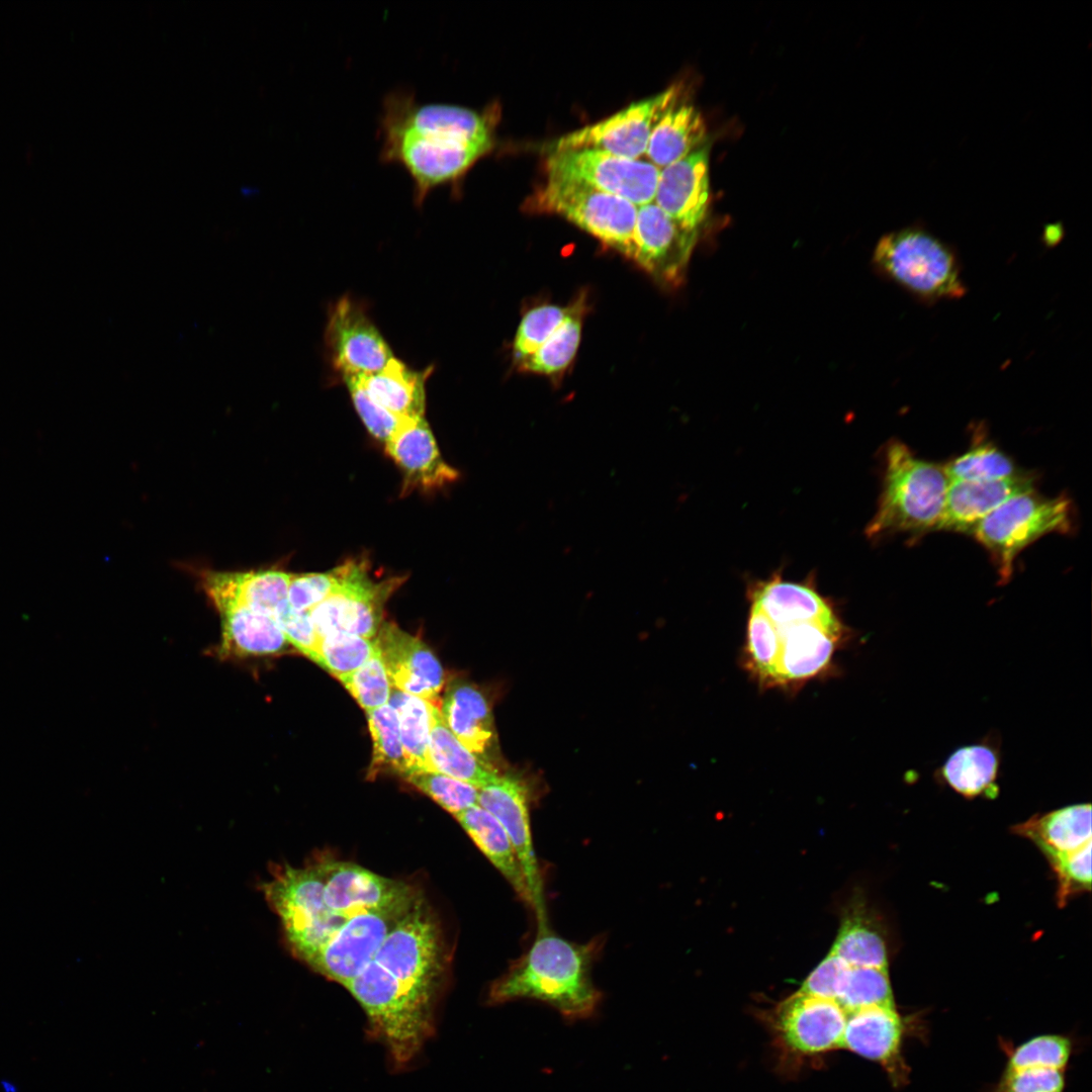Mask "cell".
<instances>
[{
    "mask_svg": "<svg viewBox=\"0 0 1092 1092\" xmlns=\"http://www.w3.org/2000/svg\"><path fill=\"white\" fill-rule=\"evenodd\" d=\"M949 483L944 466L920 459L906 444L891 441L885 451L879 507L867 535H921L938 530Z\"/></svg>",
    "mask_w": 1092,
    "mask_h": 1092,
    "instance_id": "3957f363",
    "label": "cell"
},
{
    "mask_svg": "<svg viewBox=\"0 0 1092 1092\" xmlns=\"http://www.w3.org/2000/svg\"><path fill=\"white\" fill-rule=\"evenodd\" d=\"M1064 236V228L1060 222L1051 223L1043 229V243L1050 247L1057 245Z\"/></svg>",
    "mask_w": 1092,
    "mask_h": 1092,
    "instance_id": "db71d44e",
    "label": "cell"
},
{
    "mask_svg": "<svg viewBox=\"0 0 1092 1092\" xmlns=\"http://www.w3.org/2000/svg\"><path fill=\"white\" fill-rule=\"evenodd\" d=\"M327 907L348 918L361 912L410 909L421 897L408 884L337 859L317 862Z\"/></svg>",
    "mask_w": 1092,
    "mask_h": 1092,
    "instance_id": "9a60e30c",
    "label": "cell"
},
{
    "mask_svg": "<svg viewBox=\"0 0 1092 1092\" xmlns=\"http://www.w3.org/2000/svg\"><path fill=\"white\" fill-rule=\"evenodd\" d=\"M261 891L280 918L292 952L301 961L347 919L327 907L318 863L276 867Z\"/></svg>",
    "mask_w": 1092,
    "mask_h": 1092,
    "instance_id": "52a82bcc",
    "label": "cell"
},
{
    "mask_svg": "<svg viewBox=\"0 0 1092 1092\" xmlns=\"http://www.w3.org/2000/svg\"><path fill=\"white\" fill-rule=\"evenodd\" d=\"M338 679L366 712L388 704L393 689L377 649L362 666Z\"/></svg>",
    "mask_w": 1092,
    "mask_h": 1092,
    "instance_id": "f6af8a7d",
    "label": "cell"
},
{
    "mask_svg": "<svg viewBox=\"0 0 1092 1092\" xmlns=\"http://www.w3.org/2000/svg\"><path fill=\"white\" fill-rule=\"evenodd\" d=\"M496 113L494 105L420 102L412 89L391 90L381 102L379 159L405 170L417 207L438 188L459 197L468 172L495 147Z\"/></svg>",
    "mask_w": 1092,
    "mask_h": 1092,
    "instance_id": "6da1fadb",
    "label": "cell"
},
{
    "mask_svg": "<svg viewBox=\"0 0 1092 1092\" xmlns=\"http://www.w3.org/2000/svg\"><path fill=\"white\" fill-rule=\"evenodd\" d=\"M574 305L563 307L545 304L531 308L522 317L513 343V357L518 364L536 352L564 323Z\"/></svg>",
    "mask_w": 1092,
    "mask_h": 1092,
    "instance_id": "7bdbcfd3",
    "label": "cell"
},
{
    "mask_svg": "<svg viewBox=\"0 0 1092 1092\" xmlns=\"http://www.w3.org/2000/svg\"><path fill=\"white\" fill-rule=\"evenodd\" d=\"M751 607L746 642L748 663L762 681L778 684L780 641L777 627L761 611Z\"/></svg>",
    "mask_w": 1092,
    "mask_h": 1092,
    "instance_id": "b9f144b4",
    "label": "cell"
},
{
    "mask_svg": "<svg viewBox=\"0 0 1092 1092\" xmlns=\"http://www.w3.org/2000/svg\"><path fill=\"white\" fill-rule=\"evenodd\" d=\"M429 755L434 771L444 774L480 789L499 774L469 751L449 730L440 709L432 708Z\"/></svg>",
    "mask_w": 1092,
    "mask_h": 1092,
    "instance_id": "836d02e7",
    "label": "cell"
},
{
    "mask_svg": "<svg viewBox=\"0 0 1092 1092\" xmlns=\"http://www.w3.org/2000/svg\"><path fill=\"white\" fill-rule=\"evenodd\" d=\"M845 1020L835 1000L797 992L777 1006L772 1024L788 1050L810 1056L841 1048Z\"/></svg>",
    "mask_w": 1092,
    "mask_h": 1092,
    "instance_id": "ac0fdd59",
    "label": "cell"
},
{
    "mask_svg": "<svg viewBox=\"0 0 1092 1092\" xmlns=\"http://www.w3.org/2000/svg\"><path fill=\"white\" fill-rule=\"evenodd\" d=\"M397 713L406 776L434 771L429 743L434 704L392 689L388 702ZM404 777V778H405Z\"/></svg>",
    "mask_w": 1092,
    "mask_h": 1092,
    "instance_id": "e575fe53",
    "label": "cell"
},
{
    "mask_svg": "<svg viewBox=\"0 0 1092 1092\" xmlns=\"http://www.w3.org/2000/svg\"><path fill=\"white\" fill-rule=\"evenodd\" d=\"M530 208L558 214L604 244L631 258L637 206L583 183L547 177L528 202Z\"/></svg>",
    "mask_w": 1092,
    "mask_h": 1092,
    "instance_id": "ba28073f",
    "label": "cell"
},
{
    "mask_svg": "<svg viewBox=\"0 0 1092 1092\" xmlns=\"http://www.w3.org/2000/svg\"><path fill=\"white\" fill-rule=\"evenodd\" d=\"M1058 877L1059 899L1065 901L1091 886V841L1072 852L1049 858Z\"/></svg>",
    "mask_w": 1092,
    "mask_h": 1092,
    "instance_id": "681fc988",
    "label": "cell"
},
{
    "mask_svg": "<svg viewBox=\"0 0 1092 1092\" xmlns=\"http://www.w3.org/2000/svg\"><path fill=\"white\" fill-rule=\"evenodd\" d=\"M752 606L777 626L811 621L839 623L831 607L814 588L779 577L753 589Z\"/></svg>",
    "mask_w": 1092,
    "mask_h": 1092,
    "instance_id": "484cf974",
    "label": "cell"
},
{
    "mask_svg": "<svg viewBox=\"0 0 1092 1092\" xmlns=\"http://www.w3.org/2000/svg\"><path fill=\"white\" fill-rule=\"evenodd\" d=\"M441 959L437 923L420 897L389 930L374 961L422 1006L433 1011L443 972Z\"/></svg>",
    "mask_w": 1092,
    "mask_h": 1092,
    "instance_id": "9c48e42d",
    "label": "cell"
},
{
    "mask_svg": "<svg viewBox=\"0 0 1092 1092\" xmlns=\"http://www.w3.org/2000/svg\"><path fill=\"white\" fill-rule=\"evenodd\" d=\"M1070 1056V1041L1060 1035H1040L1024 1042L1012 1054L1007 1070L1049 1068L1062 1070Z\"/></svg>",
    "mask_w": 1092,
    "mask_h": 1092,
    "instance_id": "7dc6e473",
    "label": "cell"
},
{
    "mask_svg": "<svg viewBox=\"0 0 1092 1092\" xmlns=\"http://www.w3.org/2000/svg\"><path fill=\"white\" fill-rule=\"evenodd\" d=\"M780 654L778 684L807 679L830 662L842 626L821 622H800L777 626Z\"/></svg>",
    "mask_w": 1092,
    "mask_h": 1092,
    "instance_id": "cb8c5ba5",
    "label": "cell"
},
{
    "mask_svg": "<svg viewBox=\"0 0 1092 1092\" xmlns=\"http://www.w3.org/2000/svg\"><path fill=\"white\" fill-rule=\"evenodd\" d=\"M1000 753L987 740L954 750L938 768V778L966 798H995Z\"/></svg>",
    "mask_w": 1092,
    "mask_h": 1092,
    "instance_id": "1f68e13d",
    "label": "cell"
},
{
    "mask_svg": "<svg viewBox=\"0 0 1092 1092\" xmlns=\"http://www.w3.org/2000/svg\"><path fill=\"white\" fill-rule=\"evenodd\" d=\"M274 619L285 634L287 641L303 655L317 663L318 637L310 620L309 612L296 611L288 602L277 611Z\"/></svg>",
    "mask_w": 1092,
    "mask_h": 1092,
    "instance_id": "f907efd6",
    "label": "cell"
},
{
    "mask_svg": "<svg viewBox=\"0 0 1092 1092\" xmlns=\"http://www.w3.org/2000/svg\"><path fill=\"white\" fill-rule=\"evenodd\" d=\"M830 951L850 967L888 968L884 938L858 905L843 916Z\"/></svg>",
    "mask_w": 1092,
    "mask_h": 1092,
    "instance_id": "d590c367",
    "label": "cell"
},
{
    "mask_svg": "<svg viewBox=\"0 0 1092 1092\" xmlns=\"http://www.w3.org/2000/svg\"><path fill=\"white\" fill-rule=\"evenodd\" d=\"M697 237L698 232L680 228L654 202L637 206L631 259L657 280L678 285Z\"/></svg>",
    "mask_w": 1092,
    "mask_h": 1092,
    "instance_id": "e0dca14e",
    "label": "cell"
},
{
    "mask_svg": "<svg viewBox=\"0 0 1092 1092\" xmlns=\"http://www.w3.org/2000/svg\"><path fill=\"white\" fill-rule=\"evenodd\" d=\"M350 561L326 572L291 574L288 602L296 611L309 612L340 584Z\"/></svg>",
    "mask_w": 1092,
    "mask_h": 1092,
    "instance_id": "bcb514c9",
    "label": "cell"
},
{
    "mask_svg": "<svg viewBox=\"0 0 1092 1092\" xmlns=\"http://www.w3.org/2000/svg\"><path fill=\"white\" fill-rule=\"evenodd\" d=\"M364 1009L372 1035L397 1067L408 1064L433 1029V1011L422 1006L383 967L372 961L345 987Z\"/></svg>",
    "mask_w": 1092,
    "mask_h": 1092,
    "instance_id": "5b68a950",
    "label": "cell"
},
{
    "mask_svg": "<svg viewBox=\"0 0 1092 1092\" xmlns=\"http://www.w3.org/2000/svg\"><path fill=\"white\" fill-rule=\"evenodd\" d=\"M201 583L217 610L243 606L274 618L288 603L291 573L276 568L246 572L200 569Z\"/></svg>",
    "mask_w": 1092,
    "mask_h": 1092,
    "instance_id": "7402d4cb",
    "label": "cell"
},
{
    "mask_svg": "<svg viewBox=\"0 0 1092 1092\" xmlns=\"http://www.w3.org/2000/svg\"><path fill=\"white\" fill-rule=\"evenodd\" d=\"M529 791L518 777L499 775L479 789L478 804L491 813L506 830L522 867L535 912L538 930L548 928L542 872L535 853L530 815Z\"/></svg>",
    "mask_w": 1092,
    "mask_h": 1092,
    "instance_id": "5bb4252c",
    "label": "cell"
},
{
    "mask_svg": "<svg viewBox=\"0 0 1092 1092\" xmlns=\"http://www.w3.org/2000/svg\"><path fill=\"white\" fill-rule=\"evenodd\" d=\"M707 145L660 169L653 202L680 228L698 232L710 200Z\"/></svg>",
    "mask_w": 1092,
    "mask_h": 1092,
    "instance_id": "ffe728a7",
    "label": "cell"
},
{
    "mask_svg": "<svg viewBox=\"0 0 1092 1092\" xmlns=\"http://www.w3.org/2000/svg\"><path fill=\"white\" fill-rule=\"evenodd\" d=\"M430 371L412 370L393 357L379 371L356 377L379 405L401 419H410L424 417L425 382Z\"/></svg>",
    "mask_w": 1092,
    "mask_h": 1092,
    "instance_id": "4dcf8cb0",
    "label": "cell"
},
{
    "mask_svg": "<svg viewBox=\"0 0 1092 1092\" xmlns=\"http://www.w3.org/2000/svg\"><path fill=\"white\" fill-rule=\"evenodd\" d=\"M550 177L574 180L636 206L653 202L660 169L647 160L580 149L548 153Z\"/></svg>",
    "mask_w": 1092,
    "mask_h": 1092,
    "instance_id": "8fae6325",
    "label": "cell"
},
{
    "mask_svg": "<svg viewBox=\"0 0 1092 1092\" xmlns=\"http://www.w3.org/2000/svg\"><path fill=\"white\" fill-rule=\"evenodd\" d=\"M604 940L596 937L577 943L549 928L538 930L527 950L493 981L487 1002L532 999L551 1006L566 1019L589 1017L602 999L590 973Z\"/></svg>",
    "mask_w": 1092,
    "mask_h": 1092,
    "instance_id": "7a4b0ae2",
    "label": "cell"
},
{
    "mask_svg": "<svg viewBox=\"0 0 1092 1092\" xmlns=\"http://www.w3.org/2000/svg\"><path fill=\"white\" fill-rule=\"evenodd\" d=\"M1028 472L990 481H951L938 530L972 534L976 526L1009 498L1034 489Z\"/></svg>",
    "mask_w": 1092,
    "mask_h": 1092,
    "instance_id": "603a6c76",
    "label": "cell"
},
{
    "mask_svg": "<svg viewBox=\"0 0 1092 1092\" xmlns=\"http://www.w3.org/2000/svg\"><path fill=\"white\" fill-rule=\"evenodd\" d=\"M405 780L453 816L479 805V789L438 771L413 774Z\"/></svg>",
    "mask_w": 1092,
    "mask_h": 1092,
    "instance_id": "ee69618b",
    "label": "cell"
},
{
    "mask_svg": "<svg viewBox=\"0 0 1092 1092\" xmlns=\"http://www.w3.org/2000/svg\"><path fill=\"white\" fill-rule=\"evenodd\" d=\"M707 126L701 112L691 104H672L653 127L645 156L662 169L706 144Z\"/></svg>",
    "mask_w": 1092,
    "mask_h": 1092,
    "instance_id": "83f0119b",
    "label": "cell"
},
{
    "mask_svg": "<svg viewBox=\"0 0 1092 1092\" xmlns=\"http://www.w3.org/2000/svg\"><path fill=\"white\" fill-rule=\"evenodd\" d=\"M1061 1070L1027 1068L1007 1070L1001 1092H1063Z\"/></svg>",
    "mask_w": 1092,
    "mask_h": 1092,
    "instance_id": "f5cc1de1",
    "label": "cell"
},
{
    "mask_svg": "<svg viewBox=\"0 0 1092 1092\" xmlns=\"http://www.w3.org/2000/svg\"><path fill=\"white\" fill-rule=\"evenodd\" d=\"M325 343L342 376H366L382 369L393 355L365 309L349 296L332 305Z\"/></svg>",
    "mask_w": 1092,
    "mask_h": 1092,
    "instance_id": "2e32d148",
    "label": "cell"
},
{
    "mask_svg": "<svg viewBox=\"0 0 1092 1092\" xmlns=\"http://www.w3.org/2000/svg\"><path fill=\"white\" fill-rule=\"evenodd\" d=\"M1 1087L4 1092H18V1087L14 1083L7 1080L1 1081Z\"/></svg>",
    "mask_w": 1092,
    "mask_h": 1092,
    "instance_id": "11a10c76",
    "label": "cell"
},
{
    "mask_svg": "<svg viewBox=\"0 0 1092 1092\" xmlns=\"http://www.w3.org/2000/svg\"><path fill=\"white\" fill-rule=\"evenodd\" d=\"M343 379L366 429L374 438L385 444L404 419L391 414L373 400L358 377L344 376Z\"/></svg>",
    "mask_w": 1092,
    "mask_h": 1092,
    "instance_id": "c3c4849f",
    "label": "cell"
},
{
    "mask_svg": "<svg viewBox=\"0 0 1092 1092\" xmlns=\"http://www.w3.org/2000/svg\"><path fill=\"white\" fill-rule=\"evenodd\" d=\"M873 261L884 276L920 302L959 299L967 292L954 248L922 224L884 235Z\"/></svg>",
    "mask_w": 1092,
    "mask_h": 1092,
    "instance_id": "277c9868",
    "label": "cell"
},
{
    "mask_svg": "<svg viewBox=\"0 0 1092 1092\" xmlns=\"http://www.w3.org/2000/svg\"><path fill=\"white\" fill-rule=\"evenodd\" d=\"M393 689L434 704L444 685V671L419 638L392 623H382L374 638Z\"/></svg>",
    "mask_w": 1092,
    "mask_h": 1092,
    "instance_id": "d6986e66",
    "label": "cell"
},
{
    "mask_svg": "<svg viewBox=\"0 0 1092 1092\" xmlns=\"http://www.w3.org/2000/svg\"><path fill=\"white\" fill-rule=\"evenodd\" d=\"M1073 528L1074 508L1066 495L1050 497L1032 489L1006 500L972 535L991 555L1000 582L1006 583L1022 550L1048 534H1067Z\"/></svg>",
    "mask_w": 1092,
    "mask_h": 1092,
    "instance_id": "8992f818",
    "label": "cell"
},
{
    "mask_svg": "<svg viewBox=\"0 0 1092 1092\" xmlns=\"http://www.w3.org/2000/svg\"><path fill=\"white\" fill-rule=\"evenodd\" d=\"M222 620L221 649L235 655H269L280 652L287 638L276 620L243 606L218 611Z\"/></svg>",
    "mask_w": 1092,
    "mask_h": 1092,
    "instance_id": "d6a6232c",
    "label": "cell"
},
{
    "mask_svg": "<svg viewBox=\"0 0 1092 1092\" xmlns=\"http://www.w3.org/2000/svg\"><path fill=\"white\" fill-rule=\"evenodd\" d=\"M385 448L403 473L405 489L430 491L459 477L458 471L443 459L424 417L404 419Z\"/></svg>",
    "mask_w": 1092,
    "mask_h": 1092,
    "instance_id": "44dd1931",
    "label": "cell"
},
{
    "mask_svg": "<svg viewBox=\"0 0 1092 1092\" xmlns=\"http://www.w3.org/2000/svg\"><path fill=\"white\" fill-rule=\"evenodd\" d=\"M373 742L370 774L386 769L406 776V764L400 739L398 716L394 708L383 705L366 712Z\"/></svg>",
    "mask_w": 1092,
    "mask_h": 1092,
    "instance_id": "f35d334b",
    "label": "cell"
},
{
    "mask_svg": "<svg viewBox=\"0 0 1092 1092\" xmlns=\"http://www.w3.org/2000/svg\"><path fill=\"white\" fill-rule=\"evenodd\" d=\"M375 651L374 639L337 632L318 639L317 664L339 678L358 669Z\"/></svg>",
    "mask_w": 1092,
    "mask_h": 1092,
    "instance_id": "60d3db41",
    "label": "cell"
},
{
    "mask_svg": "<svg viewBox=\"0 0 1092 1092\" xmlns=\"http://www.w3.org/2000/svg\"><path fill=\"white\" fill-rule=\"evenodd\" d=\"M440 712L453 735L482 762L494 767L491 757L497 746L496 733L485 696L471 684L456 680L448 687Z\"/></svg>",
    "mask_w": 1092,
    "mask_h": 1092,
    "instance_id": "d4e9b609",
    "label": "cell"
},
{
    "mask_svg": "<svg viewBox=\"0 0 1092 1092\" xmlns=\"http://www.w3.org/2000/svg\"><path fill=\"white\" fill-rule=\"evenodd\" d=\"M1013 830L1032 840L1048 858L1066 854L1091 841V805H1071L1034 816Z\"/></svg>",
    "mask_w": 1092,
    "mask_h": 1092,
    "instance_id": "f1b7e54d",
    "label": "cell"
},
{
    "mask_svg": "<svg viewBox=\"0 0 1092 1092\" xmlns=\"http://www.w3.org/2000/svg\"><path fill=\"white\" fill-rule=\"evenodd\" d=\"M902 1023L895 1007L873 1006L846 1012L841 1048L884 1065L895 1060Z\"/></svg>",
    "mask_w": 1092,
    "mask_h": 1092,
    "instance_id": "4316f807",
    "label": "cell"
},
{
    "mask_svg": "<svg viewBox=\"0 0 1092 1092\" xmlns=\"http://www.w3.org/2000/svg\"><path fill=\"white\" fill-rule=\"evenodd\" d=\"M675 88L634 102L611 116L571 131L548 147V153L597 150L628 159L645 156L649 138L662 114L676 102Z\"/></svg>",
    "mask_w": 1092,
    "mask_h": 1092,
    "instance_id": "7c38bea8",
    "label": "cell"
},
{
    "mask_svg": "<svg viewBox=\"0 0 1092 1092\" xmlns=\"http://www.w3.org/2000/svg\"><path fill=\"white\" fill-rule=\"evenodd\" d=\"M403 580L394 576L374 581L363 562L350 561L340 584L309 611L318 638L344 631L374 639L382 625L384 605Z\"/></svg>",
    "mask_w": 1092,
    "mask_h": 1092,
    "instance_id": "30bf717a",
    "label": "cell"
},
{
    "mask_svg": "<svg viewBox=\"0 0 1092 1092\" xmlns=\"http://www.w3.org/2000/svg\"><path fill=\"white\" fill-rule=\"evenodd\" d=\"M972 446L944 466L949 481H990L1018 475L1011 458L981 436L980 428Z\"/></svg>",
    "mask_w": 1092,
    "mask_h": 1092,
    "instance_id": "8d00e7d4",
    "label": "cell"
},
{
    "mask_svg": "<svg viewBox=\"0 0 1092 1092\" xmlns=\"http://www.w3.org/2000/svg\"><path fill=\"white\" fill-rule=\"evenodd\" d=\"M582 308L581 304H575L557 331L536 352L518 363L519 369L546 375L563 371L573 360L580 343Z\"/></svg>",
    "mask_w": 1092,
    "mask_h": 1092,
    "instance_id": "74e56055",
    "label": "cell"
},
{
    "mask_svg": "<svg viewBox=\"0 0 1092 1092\" xmlns=\"http://www.w3.org/2000/svg\"><path fill=\"white\" fill-rule=\"evenodd\" d=\"M836 1002L845 1012L873 1007H895L888 968L849 967Z\"/></svg>",
    "mask_w": 1092,
    "mask_h": 1092,
    "instance_id": "ab89813d",
    "label": "cell"
},
{
    "mask_svg": "<svg viewBox=\"0 0 1092 1092\" xmlns=\"http://www.w3.org/2000/svg\"><path fill=\"white\" fill-rule=\"evenodd\" d=\"M410 909L367 911L349 916L303 962L346 987L374 961L389 930Z\"/></svg>",
    "mask_w": 1092,
    "mask_h": 1092,
    "instance_id": "4fadbf2b",
    "label": "cell"
},
{
    "mask_svg": "<svg viewBox=\"0 0 1092 1092\" xmlns=\"http://www.w3.org/2000/svg\"><path fill=\"white\" fill-rule=\"evenodd\" d=\"M454 817L481 852L509 882L519 898L531 906L522 867L498 820L480 805L472 806Z\"/></svg>",
    "mask_w": 1092,
    "mask_h": 1092,
    "instance_id": "f546056e",
    "label": "cell"
},
{
    "mask_svg": "<svg viewBox=\"0 0 1092 1092\" xmlns=\"http://www.w3.org/2000/svg\"><path fill=\"white\" fill-rule=\"evenodd\" d=\"M849 967L844 961L829 951L827 957L806 978L798 992L836 1001Z\"/></svg>",
    "mask_w": 1092,
    "mask_h": 1092,
    "instance_id": "816d5d0a",
    "label": "cell"
}]
</instances>
